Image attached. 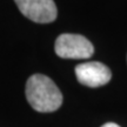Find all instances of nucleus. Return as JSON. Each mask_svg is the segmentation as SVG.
<instances>
[{
	"instance_id": "nucleus-1",
	"label": "nucleus",
	"mask_w": 127,
	"mask_h": 127,
	"mask_svg": "<svg viewBox=\"0 0 127 127\" xmlns=\"http://www.w3.org/2000/svg\"><path fill=\"white\" fill-rule=\"evenodd\" d=\"M26 98L33 109L41 113L54 112L63 104V94L52 79L33 74L26 82Z\"/></svg>"
},
{
	"instance_id": "nucleus-2",
	"label": "nucleus",
	"mask_w": 127,
	"mask_h": 127,
	"mask_svg": "<svg viewBox=\"0 0 127 127\" xmlns=\"http://www.w3.org/2000/svg\"><path fill=\"white\" fill-rule=\"evenodd\" d=\"M54 50L57 55L64 59H87L94 53V47L87 38L71 33L57 38Z\"/></svg>"
},
{
	"instance_id": "nucleus-3",
	"label": "nucleus",
	"mask_w": 127,
	"mask_h": 127,
	"mask_svg": "<svg viewBox=\"0 0 127 127\" xmlns=\"http://www.w3.org/2000/svg\"><path fill=\"white\" fill-rule=\"evenodd\" d=\"M19 11L30 20L39 24L52 23L58 11L53 0H14Z\"/></svg>"
},
{
	"instance_id": "nucleus-4",
	"label": "nucleus",
	"mask_w": 127,
	"mask_h": 127,
	"mask_svg": "<svg viewBox=\"0 0 127 127\" xmlns=\"http://www.w3.org/2000/svg\"><path fill=\"white\" fill-rule=\"evenodd\" d=\"M78 81L88 87H100L106 85L112 78L109 68L98 61L80 64L75 67Z\"/></svg>"
},
{
	"instance_id": "nucleus-5",
	"label": "nucleus",
	"mask_w": 127,
	"mask_h": 127,
	"mask_svg": "<svg viewBox=\"0 0 127 127\" xmlns=\"http://www.w3.org/2000/svg\"><path fill=\"white\" fill-rule=\"evenodd\" d=\"M101 127H120V126H118L117 124H114V123H107V124H105V125H102Z\"/></svg>"
}]
</instances>
